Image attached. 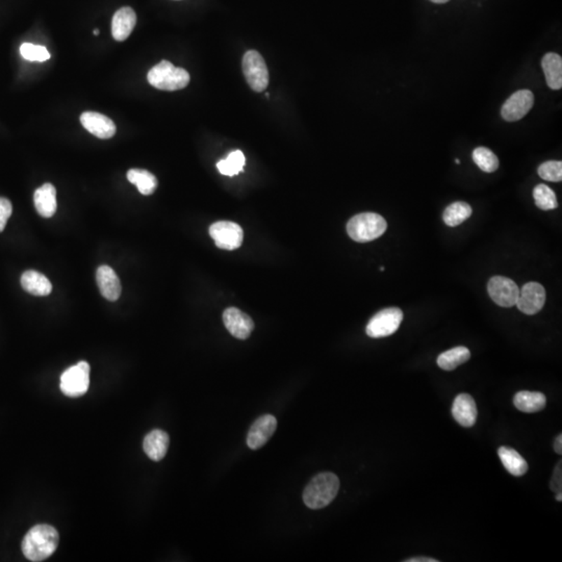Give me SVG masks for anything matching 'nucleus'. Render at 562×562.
<instances>
[{
    "mask_svg": "<svg viewBox=\"0 0 562 562\" xmlns=\"http://www.w3.org/2000/svg\"><path fill=\"white\" fill-rule=\"evenodd\" d=\"M57 530L50 525H36L22 540V552L29 561L39 562L49 558L59 546Z\"/></svg>",
    "mask_w": 562,
    "mask_h": 562,
    "instance_id": "obj_1",
    "label": "nucleus"
},
{
    "mask_svg": "<svg viewBox=\"0 0 562 562\" xmlns=\"http://www.w3.org/2000/svg\"><path fill=\"white\" fill-rule=\"evenodd\" d=\"M340 491V479L334 473L317 474L303 493L304 504L310 509H321L329 505Z\"/></svg>",
    "mask_w": 562,
    "mask_h": 562,
    "instance_id": "obj_2",
    "label": "nucleus"
},
{
    "mask_svg": "<svg viewBox=\"0 0 562 562\" xmlns=\"http://www.w3.org/2000/svg\"><path fill=\"white\" fill-rule=\"evenodd\" d=\"M388 228L385 219L375 212H362L350 219L347 233L353 241L366 243L381 238Z\"/></svg>",
    "mask_w": 562,
    "mask_h": 562,
    "instance_id": "obj_3",
    "label": "nucleus"
},
{
    "mask_svg": "<svg viewBox=\"0 0 562 562\" xmlns=\"http://www.w3.org/2000/svg\"><path fill=\"white\" fill-rule=\"evenodd\" d=\"M148 83L162 91H178L184 89L190 83V74L182 68L175 67L168 61H162L150 69Z\"/></svg>",
    "mask_w": 562,
    "mask_h": 562,
    "instance_id": "obj_4",
    "label": "nucleus"
},
{
    "mask_svg": "<svg viewBox=\"0 0 562 562\" xmlns=\"http://www.w3.org/2000/svg\"><path fill=\"white\" fill-rule=\"evenodd\" d=\"M61 390L70 398H78L88 392L90 387V364L79 362L70 366L61 376Z\"/></svg>",
    "mask_w": 562,
    "mask_h": 562,
    "instance_id": "obj_5",
    "label": "nucleus"
},
{
    "mask_svg": "<svg viewBox=\"0 0 562 562\" xmlns=\"http://www.w3.org/2000/svg\"><path fill=\"white\" fill-rule=\"evenodd\" d=\"M243 72L253 91L263 92L269 85V71L265 60L257 51H247L243 57Z\"/></svg>",
    "mask_w": 562,
    "mask_h": 562,
    "instance_id": "obj_6",
    "label": "nucleus"
},
{
    "mask_svg": "<svg viewBox=\"0 0 562 562\" xmlns=\"http://www.w3.org/2000/svg\"><path fill=\"white\" fill-rule=\"evenodd\" d=\"M402 320L403 312L400 308H385L370 320L366 328V334L373 338L392 336L400 327Z\"/></svg>",
    "mask_w": 562,
    "mask_h": 562,
    "instance_id": "obj_7",
    "label": "nucleus"
},
{
    "mask_svg": "<svg viewBox=\"0 0 562 562\" xmlns=\"http://www.w3.org/2000/svg\"><path fill=\"white\" fill-rule=\"evenodd\" d=\"M210 235L218 248L235 250L243 243L244 231L237 223L219 221L210 227Z\"/></svg>",
    "mask_w": 562,
    "mask_h": 562,
    "instance_id": "obj_8",
    "label": "nucleus"
},
{
    "mask_svg": "<svg viewBox=\"0 0 562 562\" xmlns=\"http://www.w3.org/2000/svg\"><path fill=\"white\" fill-rule=\"evenodd\" d=\"M488 291L493 301L501 308H512L516 306L520 295V289L516 283L503 276L491 278Z\"/></svg>",
    "mask_w": 562,
    "mask_h": 562,
    "instance_id": "obj_9",
    "label": "nucleus"
},
{
    "mask_svg": "<svg viewBox=\"0 0 562 562\" xmlns=\"http://www.w3.org/2000/svg\"><path fill=\"white\" fill-rule=\"evenodd\" d=\"M546 302V289L540 283L528 282L520 289L516 306L521 312L528 316L537 314L544 308Z\"/></svg>",
    "mask_w": 562,
    "mask_h": 562,
    "instance_id": "obj_10",
    "label": "nucleus"
},
{
    "mask_svg": "<svg viewBox=\"0 0 562 562\" xmlns=\"http://www.w3.org/2000/svg\"><path fill=\"white\" fill-rule=\"evenodd\" d=\"M534 104V95L529 90H520L512 94L501 109L502 117L509 122L518 121L527 115Z\"/></svg>",
    "mask_w": 562,
    "mask_h": 562,
    "instance_id": "obj_11",
    "label": "nucleus"
},
{
    "mask_svg": "<svg viewBox=\"0 0 562 562\" xmlns=\"http://www.w3.org/2000/svg\"><path fill=\"white\" fill-rule=\"evenodd\" d=\"M277 428V420L274 416L259 417L251 426L247 435V446L251 450H257L268 443Z\"/></svg>",
    "mask_w": 562,
    "mask_h": 562,
    "instance_id": "obj_12",
    "label": "nucleus"
},
{
    "mask_svg": "<svg viewBox=\"0 0 562 562\" xmlns=\"http://www.w3.org/2000/svg\"><path fill=\"white\" fill-rule=\"evenodd\" d=\"M222 317L229 334L239 340H247L254 329V322L239 308H226Z\"/></svg>",
    "mask_w": 562,
    "mask_h": 562,
    "instance_id": "obj_13",
    "label": "nucleus"
},
{
    "mask_svg": "<svg viewBox=\"0 0 562 562\" xmlns=\"http://www.w3.org/2000/svg\"><path fill=\"white\" fill-rule=\"evenodd\" d=\"M81 123L90 134L102 140L113 138L117 130L113 120L97 111H85L81 114Z\"/></svg>",
    "mask_w": 562,
    "mask_h": 562,
    "instance_id": "obj_14",
    "label": "nucleus"
},
{
    "mask_svg": "<svg viewBox=\"0 0 562 562\" xmlns=\"http://www.w3.org/2000/svg\"><path fill=\"white\" fill-rule=\"evenodd\" d=\"M137 25L136 12L130 6L119 8L111 20V35L118 42L125 41Z\"/></svg>",
    "mask_w": 562,
    "mask_h": 562,
    "instance_id": "obj_15",
    "label": "nucleus"
},
{
    "mask_svg": "<svg viewBox=\"0 0 562 562\" xmlns=\"http://www.w3.org/2000/svg\"><path fill=\"white\" fill-rule=\"evenodd\" d=\"M452 415L461 426H474L477 421V406L473 397L467 394L458 395L452 405Z\"/></svg>",
    "mask_w": 562,
    "mask_h": 562,
    "instance_id": "obj_16",
    "label": "nucleus"
},
{
    "mask_svg": "<svg viewBox=\"0 0 562 562\" xmlns=\"http://www.w3.org/2000/svg\"><path fill=\"white\" fill-rule=\"evenodd\" d=\"M100 293L109 301H117L121 296L122 287L116 272L109 266H100L96 273Z\"/></svg>",
    "mask_w": 562,
    "mask_h": 562,
    "instance_id": "obj_17",
    "label": "nucleus"
},
{
    "mask_svg": "<svg viewBox=\"0 0 562 562\" xmlns=\"http://www.w3.org/2000/svg\"><path fill=\"white\" fill-rule=\"evenodd\" d=\"M170 437L165 431L156 429L148 433L144 439V452L151 460L160 461L166 456Z\"/></svg>",
    "mask_w": 562,
    "mask_h": 562,
    "instance_id": "obj_18",
    "label": "nucleus"
},
{
    "mask_svg": "<svg viewBox=\"0 0 562 562\" xmlns=\"http://www.w3.org/2000/svg\"><path fill=\"white\" fill-rule=\"evenodd\" d=\"M36 212L44 218H51L57 212V190L51 184H44L36 189L34 195Z\"/></svg>",
    "mask_w": 562,
    "mask_h": 562,
    "instance_id": "obj_19",
    "label": "nucleus"
},
{
    "mask_svg": "<svg viewBox=\"0 0 562 562\" xmlns=\"http://www.w3.org/2000/svg\"><path fill=\"white\" fill-rule=\"evenodd\" d=\"M21 285L31 295L44 297L53 291V285L46 276L34 270L25 271L21 276Z\"/></svg>",
    "mask_w": 562,
    "mask_h": 562,
    "instance_id": "obj_20",
    "label": "nucleus"
},
{
    "mask_svg": "<svg viewBox=\"0 0 562 562\" xmlns=\"http://www.w3.org/2000/svg\"><path fill=\"white\" fill-rule=\"evenodd\" d=\"M514 404L519 411L526 413H538L547 405V398L540 392L521 390L514 395Z\"/></svg>",
    "mask_w": 562,
    "mask_h": 562,
    "instance_id": "obj_21",
    "label": "nucleus"
},
{
    "mask_svg": "<svg viewBox=\"0 0 562 562\" xmlns=\"http://www.w3.org/2000/svg\"><path fill=\"white\" fill-rule=\"evenodd\" d=\"M542 69L546 75L547 83L552 90L562 87V59L557 53H547L542 61Z\"/></svg>",
    "mask_w": 562,
    "mask_h": 562,
    "instance_id": "obj_22",
    "label": "nucleus"
},
{
    "mask_svg": "<svg viewBox=\"0 0 562 562\" xmlns=\"http://www.w3.org/2000/svg\"><path fill=\"white\" fill-rule=\"evenodd\" d=\"M498 455L503 463L504 467L516 477L525 475L528 471V463L524 457L521 455L516 450L509 447H501L498 450Z\"/></svg>",
    "mask_w": 562,
    "mask_h": 562,
    "instance_id": "obj_23",
    "label": "nucleus"
},
{
    "mask_svg": "<svg viewBox=\"0 0 562 562\" xmlns=\"http://www.w3.org/2000/svg\"><path fill=\"white\" fill-rule=\"evenodd\" d=\"M128 181L138 188L139 192L145 196L153 194L158 188V179L149 171L143 169H130L128 172Z\"/></svg>",
    "mask_w": 562,
    "mask_h": 562,
    "instance_id": "obj_24",
    "label": "nucleus"
},
{
    "mask_svg": "<svg viewBox=\"0 0 562 562\" xmlns=\"http://www.w3.org/2000/svg\"><path fill=\"white\" fill-rule=\"evenodd\" d=\"M471 358V352L467 347H455L444 352L437 357V364L445 371L455 370L457 366L467 362Z\"/></svg>",
    "mask_w": 562,
    "mask_h": 562,
    "instance_id": "obj_25",
    "label": "nucleus"
},
{
    "mask_svg": "<svg viewBox=\"0 0 562 562\" xmlns=\"http://www.w3.org/2000/svg\"><path fill=\"white\" fill-rule=\"evenodd\" d=\"M472 212H473L472 207L467 203L458 201L452 203L445 210L443 219L448 226L455 227L467 220L471 217Z\"/></svg>",
    "mask_w": 562,
    "mask_h": 562,
    "instance_id": "obj_26",
    "label": "nucleus"
},
{
    "mask_svg": "<svg viewBox=\"0 0 562 562\" xmlns=\"http://www.w3.org/2000/svg\"><path fill=\"white\" fill-rule=\"evenodd\" d=\"M245 166V156L241 150H235L228 154L225 160H220L217 164V168L221 174L235 176L239 174Z\"/></svg>",
    "mask_w": 562,
    "mask_h": 562,
    "instance_id": "obj_27",
    "label": "nucleus"
},
{
    "mask_svg": "<svg viewBox=\"0 0 562 562\" xmlns=\"http://www.w3.org/2000/svg\"><path fill=\"white\" fill-rule=\"evenodd\" d=\"M533 198L536 207L542 211H551L558 207L556 194L546 184H538L534 188Z\"/></svg>",
    "mask_w": 562,
    "mask_h": 562,
    "instance_id": "obj_28",
    "label": "nucleus"
},
{
    "mask_svg": "<svg viewBox=\"0 0 562 562\" xmlns=\"http://www.w3.org/2000/svg\"><path fill=\"white\" fill-rule=\"evenodd\" d=\"M473 160L484 172L493 173L499 168L497 156L488 148H476L473 152Z\"/></svg>",
    "mask_w": 562,
    "mask_h": 562,
    "instance_id": "obj_29",
    "label": "nucleus"
},
{
    "mask_svg": "<svg viewBox=\"0 0 562 562\" xmlns=\"http://www.w3.org/2000/svg\"><path fill=\"white\" fill-rule=\"evenodd\" d=\"M20 53L23 59L31 62H45L50 59V53L44 46L32 43H23L20 47Z\"/></svg>",
    "mask_w": 562,
    "mask_h": 562,
    "instance_id": "obj_30",
    "label": "nucleus"
},
{
    "mask_svg": "<svg viewBox=\"0 0 562 562\" xmlns=\"http://www.w3.org/2000/svg\"><path fill=\"white\" fill-rule=\"evenodd\" d=\"M538 175L547 181L558 182L562 180L561 160H549L538 167Z\"/></svg>",
    "mask_w": 562,
    "mask_h": 562,
    "instance_id": "obj_31",
    "label": "nucleus"
},
{
    "mask_svg": "<svg viewBox=\"0 0 562 562\" xmlns=\"http://www.w3.org/2000/svg\"><path fill=\"white\" fill-rule=\"evenodd\" d=\"M12 203L8 199L0 197V233L6 228L8 219L12 216Z\"/></svg>",
    "mask_w": 562,
    "mask_h": 562,
    "instance_id": "obj_32",
    "label": "nucleus"
},
{
    "mask_svg": "<svg viewBox=\"0 0 562 562\" xmlns=\"http://www.w3.org/2000/svg\"><path fill=\"white\" fill-rule=\"evenodd\" d=\"M551 490L555 493L562 492V467L561 461L557 463L550 482Z\"/></svg>",
    "mask_w": 562,
    "mask_h": 562,
    "instance_id": "obj_33",
    "label": "nucleus"
},
{
    "mask_svg": "<svg viewBox=\"0 0 562 562\" xmlns=\"http://www.w3.org/2000/svg\"><path fill=\"white\" fill-rule=\"evenodd\" d=\"M405 562H439L437 559L430 558V557H413V558L406 559Z\"/></svg>",
    "mask_w": 562,
    "mask_h": 562,
    "instance_id": "obj_34",
    "label": "nucleus"
},
{
    "mask_svg": "<svg viewBox=\"0 0 562 562\" xmlns=\"http://www.w3.org/2000/svg\"><path fill=\"white\" fill-rule=\"evenodd\" d=\"M554 450L557 454L561 455L562 454V435L559 434L558 437H556L554 441Z\"/></svg>",
    "mask_w": 562,
    "mask_h": 562,
    "instance_id": "obj_35",
    "label": "nucleus"
},
{
    "mask_svg": "<svg viewBox=\"0 0 562 562\" xmlns=\"http://www.w3.org/2000/svg\"><path fill=\"white\" fill-rule=\"evenodd\" d=\"M430 1L434 2V4H446V2L450 1V0H430Z\"/></svg>",
    "mask_w": 562,
    "mask_h": 562,
    "instance_id": "obj_36",
    "label": "nucleus"
},
{
    "mask_svg": "<svg viewBox=\"0 0 562 562\" xmlns=\"http://www.w3.org/2000/svg\"><path fill=\"white\" fill-rule=\"evenodd\" d=\"M556 501H562V492L556 493Z\"/></svg>",
    "mask_w": 562,
    "mask_h": 562,
    "instance_id": "obj_37",
    "label": "nucleus"
},
{
    "mask_svg": "<svg viewBox=\"0 0 562 562\" xmlns=\"http://www.w3.org/2000/svg\"><path fill=\"white\" fill-rule=\"evenodd\" d=\"M93 34L94 35L98 36L100 35V31H98V29H94Z\"/></svg>",
    "mask_w": 562,
    "mask_h": 562,
    "instance_id": "obj_38",
    "label": "nucleus"
},
{
    "mask_svg": "<svg viewBox=\"0 0 562 562\" xmlns=\"http://www.w3.org/2000/svg\"><path fill=\"white\" fill-rule=\"evenodd\" d=\"M455 163H456V164L459 165V164H460V160H459L458 158H456Z\"/></svg>",
    "mask_w": 562,
    "mask_h": 562,
    "instance_id": "obj_39",
    "label": "nucleus"
}]
</instances>
